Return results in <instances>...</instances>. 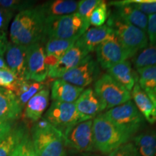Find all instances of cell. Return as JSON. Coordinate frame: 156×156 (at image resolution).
Here are the masks:
<instances>
[{"instance_id": "10", "label": "cell", "mask_w": 156, "mask_h": 156, "mask_svg": "<svg viewBox=\"0 0 156 156\" xmlns=\"http://www.w3.org/2000/svg\"><path fill=\"white\" fill-rule=\"evenodd\" d=\"M99 72L97 61L88 55L77 66L64 74L60 79L77 87L85 88L96 80Z\"/></svg>"}, {"instance_id": "34", "label": "cell", "mask_w": 156, "mask_h": 156, "mask_svg": "<svg viewBox=\"0 0 156 156\" xmlns=\"http://www.w3.org/2000/svg\"><path fill=\"white\" fill-rule=\"evenodd\" d=\"M129 2L147 16L156 13V0H129Z\"/></svg>"}, {"instance_id": "18", "label": "cell", "mask_w": 156, "mask_h": 156, "mask_svg": "<svg viewBox=\"0 0 156 156\" xmlns=\"http://www.w3.org/2000/svg\"><path fill=\"white\" fill-rule=\"evenodd\" d=\"M22 111L14 93L0 87V122L11 124L20 116Z\"/></svg>"}, {"instance_id": "23", "label": "cell", "mask_w": 156, "mask_h": 156, "mask_svg": "<svg viewBox=\"0 0 156 156\" xmlns=\"http://www.w3.org/2000/svg\"><path fill=\"white\" fill-rule=\"evenodd\" d=\"M78 2L74 0H55L46 2L38 6L46 18L50 17H59L76 13Z\"/></svg>"}, {"instance_id": "44", "label": "cell", "mask_w": 156, "mask_h": 156, "mask_svg": "<svg viewBox=\"0 0 156 156\" xmlns=\"http://www.w3.org/2000/svg\"><path fill=\"white\" fill-rule=\"evenodd\" d=\"M5 34H6L5 31H1V30H0V38H1V37H2Z\"/></svg>"}, {"instance_id": "22", "label": "cell", "mask_w": 156, "mask_h": 156, "mask_svg": "<svg viewBox=\"0 0 156 156\" xmlns=\"http://www.w3.org/2000/svg\"><path fill=\"white\" fill-rule=\"evenodd\" d=\"M49 100V90L45 87L27 103L25 109V116L32 122H37L41 118L47 108Z\"/></svg>"}, {"instance_id": "19", "label": "cell", "mask_w": 156, "mask_h": 156, "mask_svg": "<svg viewBox=\"0 0 156 156\" xmlns=\"http://www.w3.org/2000/svg\"><path fill=\"white\" fill-rule=\"evenodd\" d=\"M107 72V74L129 92L138 83L137 73L134 72L131 63L127 60L113 66Z\"/></svg>"}, {"instance_id": "37", "label": "cell", "mask_w": 156, "mask_h": 156, "mask_svg": "<svg viewBox=\"0 0 156 156\" xmlns=\"http://www.w3.org/2000/svg\"><path fill=\"white\" fill-rule=\"evenodd\" d=\"M147 35L151 46H156V13L148 16Z\"/></svg>"}, {"instance_id": "6", "label": "cell", "mask_w": 156, "mask_h": 156, "mask_svg": "<svg viewBox=\"0 0 156 156\" xmlns=\"http://www.w3.org/2000/svg\"><path fill=\"white\" fill-rule=\"evenodd\" d=\"M94 91L106 109H111L132 100L131 92L118 83L108 74H104L95 81Z\"/></svg>"}, {"instance_id": "26", "label": "cell", "mask_w": 156, "mask_h": 156, "mask_svg": "<svg viewBox=\"0 0 156 156\" xmlns=\"http://www.w3.org/2000/svg\"><path fill=\"white\" fill-rule=\"evenodd\" d=\"M76 41V39H48L44 47L45 55L52 56L59 60Z\"/></svg>"}, {"instance_id": "13", "label": "cell", "mask_w": 156, "mask_h": 156, "mask_svg": "<svg viewBox=\"0 0 156 156\" xmlns=\"http://www.w3.org/2000/svg\"><path fill=\"white\" fill-rule=\"evenodd\" d=\"M75 103L80 122L92 120L106 110L102 101L92 88L84 89Z\"/></svg>"}, {"instance_id": "1", "label": "cell", "mask_w": 156, "mask_h": 156, "mask_svg": "<svg viewBox=\"0 0 156 156\" xmlns=\"http://www.w3.org/2000/svg\"><path fill=\"white\" fill-rule=\"evenodd\" d=\"M46 17L38 7H30L17 13L9 30L12 42L24 46L44 42Z\"/></svg>"}, {"instance_id": "35", "label": "cell", "mask_w": 156, "mask_h": 156, "mask_svg": "<svg viewBox=\"0 0 156 156\" xmlns=\"http://www.w3.org/2000/svg\"><path fill=\"white\" fill-rule=\"evenodd\" d=\"M31 2L28 1H19V0H0V7L14 12L15 11L21 12L30 8Z\"/></svg>"}, {"instance_id": "3", "label": "cell", "mask_w": 156, "mask_h": 156, "mask_svg": "<svg viewBox=\"0 0 156 156\" xmlns=\"http://www.w3.org/2000/svg\"><path fill=\"white\" fill-rule=\"evenodd\" d=\"M93 133L95 151L105 155L128 142L132 136L111 122L103 114L93 120Z\"/></svg>"}, {"instance_id": "15", "label": "cell", "mask_w": 156, "mask_h": 156, "mask_svg": "<svg viewBox=\"0 0 156 156\" xmlns=\"http://www.w3.org/2000/svg\"><path fill=\"white\" fill-rule=\"evenodd\" d=\"M88 55V52L75 42V45L60 58L58 63L48 70V77L59 79L64 74L77 66Z\"/></svg>"}, {"instance_id": "30", "label": "cell", "mask_w": 156, "mask_h": 156, "mask_svg": "<svg viewBox=\"0 0 156 156\" xmlns=\"http://www.w3.org/2000/svg\"><path fill=\"white\" fill-rule=\"evenodd\" d=\"M110 12L108 4L104 1H101L90 17V25H93V27H100L104 25V23L108 18Z\"/></svg>"}, {"instance_id": "43", "label": "cell", "mask_w": 156, "mask_h": 156, "mask_svg": "<svg viewBox=\"0 0 156 156\" xmlns=\"http://www.w3.org/2000/svg\"><path fill=\"white\" fill-rule=\"evenodd\" d=\"M147 95L150 98H151L152 102L153 103L154 106H155V109H156V94H147Z\"/></svg>"}, {"instance_id": "27", "label": "cell", "mask_w": 156, "mask_h": 156, "mask_svg": "<svg viewBox=\"0 0 156 156\" xmlns=\"http://www.w3.org/2000/svg\"><path fill=\"white\" fill-rule=\"evenodd\" d=\"M138 84L147 94H156V66L136 69Z\"/></svg>"}, {"instance_id": "12", "label": "cell", "mask_w": 156, "mask_h": 156, "mask_svg": "<svg viewBox=\"0 0 156 156\" xmlns=\"http://www.w3.org/2000/svg\"><path fill=\"white\" fill-rule=\"evenodd\" d=\"M95 52L98 64L107 70L129 58L127 53L114 34L99 45Z\"/></svg>"}, {"instance_id": "11", "label": "cell", "mask_w": 156, "mask_h": 156, "mask_svg": "<svg viewBox=\"0 0 156 156\" xmlns=\"http://www.w3.org/2000/svg\"><path fill=\"white\" fill-rule=\"evenodd\" d=\"M42 43L27 46V80L43 83L48 77V69L45 62V51Z\"/></svg>"}, {"instance_id": "24", "label": "cell", "mask_w": 156, "mask_h": 156, "mask_svg": "<svg viewBox=\"0 0 156 156\" xmlns=\"http://www.w3.org/2000/svg\"><path fill=\"white\" fill-rule=\"evenodd\" d=\"M139 156H156V131L143 132L133 139Z\"/></svg>"}, {"instance_id": "9", "label": "cell", "mask_w": 156, "mask_h": 156, "mask_svg": "<svg viewBox=\"0 0 156 156\" xmlns=\"http://www.w3.org/2000/svg\"><path fill=\"white\" fill-rule=\"evenodd\" d=\"M44 119L63 134L69 127L80 122L75 103L53 101Z\"/></svg>"}, {"instance_id": "7", "label": "cell", "mask_w": 156, "mask_h": 156, "mask_svg": "<svg viewBox=\"0 0 156 156\" xmlns=\"http://www.w3.org/2000/svg\"><path fill=\"white\" fill-rule=\"evenodd\" d=\"M104 116L132 136L145 124V119L132 100L109 109Z\"/></svg>"}, {"instance_id": "33", "label": "cell", "mask_w": 156, "mask_h": 156, "mask_svg": "<svg viewBox=\"0 0 156 156\" xmlns=\"http://www.w3.org/2000/svg\"><path fill=\"white\" fill-rule=\"evenodd\" d=\"M101 0H82L78 2L77 13L83 19L89 21L93 11L100 3Z\"/></svg>"}, {"instance_id": "21", "label": "cell", "mask_w": 156, "mask_h": 156, "mask_svg": "<svg viewBox=\"0 0 156 156\" xmlns=\"http://www.w3.org/2000/svg\"><path fill=\"white\" fill-rule=\"evenodd\" d=\"M134 103L144 119L150 123L156 122V109L148 95L142 90L139 84L136 83L131 93Z\"/></svg>"}, {"instance_id": "42", "label": "cell", "mask_w": 156, "mask_h": 156, "mask_svg": "<svg viewBox=\"0 0 156 156\" xmlns=\"http://www.w3.org/2000/svg\"><path fill=\"white\" fill-rule=\"evenodd\" d=\"M4 53H0V69H7V68L6 62L4 59Z\"/></svg>"}, {"instance_id": "17", "label": "cell", "mask_w": 156, "mask_h": 156, "mask_svg": "<svg viewBox=\"0 0 156 156\" xmlns=\"http://www.w3.org/2000/svg\"><path fill=\"white\" fill-rule=\"evenodd\" d=\"M114 34L107 25L100 27H91L77 39L76 44L90 54L95 51L98 46Z\"/></svg>"}, {"instance_id": "41", "label": "cell", "mask_w": 156, "mask_h": 156, "mask_svg": "<svg viewBox=\"0 0 156 156\" xmlns=\"http://www.w3.org/2000/svg\"><path fill=\"white\" fill-rule=\"evenodd\" d=\"M7 44H8V41H7V35L5 34L2 37L0 38V53H5Z\"/></svg>"}, {"instance_id": "4", "label": "cell", "mask_w": 156, "mask_h": 156, "mask_svg": "<svg viewBox=\"0 0 156 156\" xmlns=\"http://www.w3.org/2000/svg\"><path fill=\"white\" fill-rule=\"evenodd\" d=\"M106 25L114 31L129 58L134 57L140 51L149 46L147 33L126 23L114 12H110Z\"/></svg>"}, {"instance_id": "38", "label": "cell", "mask_w": 156, "mask_h": 156, "mask_svg": "<svg viewBox=\"0 0 156 156\" xmlns=\"http://www.w3.org/2000/svg\"><path fill=\"white\" fill-rule=\"evenodd\" d=\"M13 12L0 7V30L5 31L12 17Z\"/></svg>"}, {"instance_id": "2", "label": "cell", "mask_w": 156, "mask_h": 156, "mask_svg": "<svg viewBox=\"0 0 156 156\" xmlns=\"http://www.w3.org/2000/svg\"><path fill=\"white\" fill-rule=\"evenodd\" d=\"M31 139L38 156H64L67 152L63 133L45 119L33 126Z\"/></svg>"}, {"instance_id": "8", "label": "cell", "mask_w": 156, "mask_h": 156, "mask_svg": "<svg viewBox=\"0 0 156 156\" xmlns=\"http://www.w3.org/2000/svg\"><path fill=\"white\" fill-rule=\"evenodd\" d=\"M67 148L80 153L95 151L93 133V120L79 122L63 134Z\"/></svg>"}, {"instance_id": "29", "label": "cell", "mask_w": 156, "mask_h": 156, "mask_svg": "<svg viewBox=\"0 0 156 156\" xmlns=\"http://www.w3.org/2000/svg\"><path fill=\"white\" fill-rule=\"evenodd\" d=\"M132 58L136 69L156 66V46H147Z\"/></svg>"}, {"instance_id": "32", "label": "cell", "mask_w": 156, "mask_h": 156, "mask_svg": "<svg viewBox=\"0 0 156 156\" xmlns=\"http://www.w3.org/2000/svg\"><path fill=\"white\" fill-rule=\"evenodd\" d=\"M19 81L9 69H0V87L14 92Z\"/></svg>"}, {"instance_id": "16", "label": "cell", "mask_w": 156, "mask_h": 156, "mask_svg": "<svg viewBox=\"0 0 156 156\" xmlns=\"http://www.w3.org/2000/svg\"><path fill=\"white\" fill-rule=\"evenodd\" d=\"M110 5L114 6L113 12L119 18L147 33L148 16L133 7L128 0L111 2Z\"/></svg>"}, {"instance_id": "40", "label": "cell", "mask_w": 156, "mask_h": 156, "mask_svg": "<svg viewBox=\"0 0 156 156\" xmlns=\"http://www.w3.org/2000/svg\"><path fill=\"white\" fill-rule=\"evenodd\" d=\"M64 156H100L97 154L93 153H80V152H77L72 151V150H67L66 154Z\"/></svg>"}, {"instance_id": "31", "label": "cell", "mask_w": 156, "mask_h": 156, "mask_svg": "<svg viewBox=\"0 0 156 156\" xmlns=\"http://www.w3.org/2000/svg\"><path fill=\"white\" fill-rule=\"evenodd\" d=\"M9 156H38L33 144L31 136L26 132Z\"/></svg>"}, {"instance_id": "5", "label": "cell", "mask_w": 156, "mask_h": 156, "mask_svg": "<svg viewBox=\"0 0 156 156\" xmlns=\"http://www.w3.org/2000/svg\"><path fill=\"white\" fill-rule=\"evenodd\" d=\"M90 22L81 17L77 12L59 17L46 18L44 34L46 39H76L86 31Z\"/></svg>"}, {"instance_id": "25", "label": "cell", "mask_w": 156, "mask_h": 156, "mask_svg": "<svg viewBox=\"0 0 156 156\" xmlns=\"http://www.w3.org/2000/svg\"><path fill=\"white\" fill-rule=\"evenodd\" d=\"M45 87L44 83L24 80L19 81L18 85L13 93L16 95L20 105L23 108L31 98Z\"/></svg>"}, {"instance_id": "36", "label": "cell", "mask_w": 156, "mask_h": 156, "mask_svg": "<svg viewBox=\"0 0 156 156\" xmlns=\"http://www.w3.org/2000/svg\"><path fill=\"white\" fill-rule=\"evenodd\" d=\"M108 156H139L132 142H126L112 151Z\"/></svg>"}, {"instance_id": "14", "label": "cell", "mask_w": 156, "mask_h": 156, "mask_svg": "<svg viewBox=\"0 0 156 156\" xmlns=\"http://www.w3.org/2000/svg\"><path fill=\"white\" fill-rule=\"evenodd\" d=\"M5 54L7 68L20 80H27V46L8 42Z\"/></svg>"}, {"instance_id": "28", "label": "cell", "mask_w": 156, "mask_h": 156, "mask_svg": "<svg viewBox=\"0 0 156 156\" xmlns=\"http://www.w3.org/2000/svg\"><path fill=\"white\" fill-rule=\"evenodd\" d=\"M26 132V130L23 127L12 129L8 135L0 142V156L10 155Z\"/></svg>"}, {"instance_id": "20", "label": "cell", "mask_w": 156, "mask_h": 156, "mask_svg": "<svg viewBox=\"0 0 156 156\" xmlns=\"http://www.w3.org/2000/svg\"><path fill=\"white\" fill-rule=\"evenodd\" d=\"M84 88L75 86L62 79H56L51 85V99L53 101L75 103Z\"/></svg>"}, {"instance_id": "39", "label": "cell", "mask_w": 156, "mask_h": 156, "mask_svg": "<svg viewBox=\"0 0 156 156\" xmlns=\"http://www.w3.org/2000/svg\"><path fill=\"white\" fill-rule=\"evenodd\" d=\"M12 129V128L10 123L0 122V142L2 141L8 135Z\"/></svg>"}]
</instances>
